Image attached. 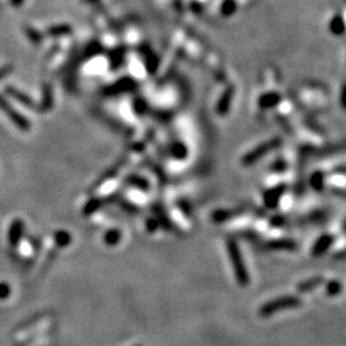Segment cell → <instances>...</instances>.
Listing matches in <instances>:
<instances>
[{"label":"cell","mask_w":346,"mask_h":346,"mask_svg":"<svg viewBox=\"0 0 346 346\" xmlns=\"http://www.w3.org/2000/svg\"><path fill=\"white\" fill-rule=\"evenodd\" d=\"M226 250L227 254H228L229 262H231V266L232 269H234V274L237 284L242 287L247 286L250 282L249 272H247L246 269V264H245L244 258H242V252L241 250H240V246L239 244H237L236 240L227 239Z\"/></svg>","instance_id":"6da1fadb"},{"label":"cell","mask_w":346,"mask_h":346,"mask_svg":"<svg viewBox=\"0 0 346 346\" xmlns=\"http://www.w3.org/2000/svg\"><path fill=\"white\" fill-rule=\"evenodd\" d=\"M303 304L302 299L296 295H285V296H280L277 299L269 300V302L264 303L261 308H259V315L263 318H268L271 315L277 314L280 312H285V310L296 309Z\"/></svg>","instance_id":"7a4b0ae2"},{"label":"cell","mask_w":346,"mask_h":346,"mask_svg":"<svg viewBox=\"0 0 346 346\" xmlns=\"http://www.w3.org/2000/svg\"><path fill=\"white\" fill-rule=\"evenodd\" d=\"M282 141L281 139L279 137H274V139H271V140L266 141V143H262L259 144L258 146H255L252 150L247 151L246 154H245L244 156L241 158V163L244 167H250V166H254L257 162H259L261 159H263L264 156L267 155L268 153H271V151L276 150V149H279L280 146H281Z\"/></svg>","instance_id":"3957f363"},{"label":"cell","mask_w":346,"mask_h":346,"mask_svg":"<svg viewBox=\"0 0 346 346\" xmlns=\"http://www.w3.org/2000/svg\"><path fill=\"white\" fill-rule=\"evenodd\" d=\"M0 109L3 110V112L8 116L9 120H11L12 122L17 126V127L21 128V130H24V131L29 130L30 128L29 120L25 118L24 116L19 114V113L17 112V110L14 109V108L12 107V105L9 104V103L7 102L3 97H0Z\"/></svg>","instance_id":"277c9868"},{"label":"cell","mask_w":346,"mask_h":346,"mask_svg":"<svg viewBox=\"0 0 346 346\" xmlns=\"http://www.w3.org/2000/svg\"><path fill=\"white\" fill-rule=\"evenodd\" d=\"M287 191V185L286 183H279L274 188L269 189L266 193L263 194V203L267 208L274 209L279 205L280 200H281L282 196L285 195V193Z\"/></svg>","instance_id":"5b68a950"},{"label":"cell","mask_w":346,"mask_h":346,"mask_svg":"<svg viewBox=\"0 0 346 346\" xmlns=\"http://www.w3.org/2000/svg\"><path fill=\"white\" fill-rule=\"evenodd\" d=\"M333 242H335V235L323 234L322 236H319L317 240H315V242L313 244L310 252H312V255L314 258L322 257V255L326 254V252L328 251V249L332 246Z\"/></svg>","instance_id":"8992f818"},{"label":"cell","mask_w":346,"mask_h":346,"mask_svg":"<svg viewBox=\"0 0 346 346\" xmlns=\"http://www.w3.org/2000/svg\"><path fill=\"white\" fill-rule=\"evenodd\" d=\"M264 249L273 250V251H294L297 249V244L290 239L272 240L264 244Z\"/></svg>","instance_id":"52a82bcc"},{"label":"cell","mask_w":346,"mask_h":346,"mask_svg":"<svg viewBox=\"0 0 346 346\" xmlns=\"http://www.w3.org/2000/svg\"><path fill=\"white\" fill-rule=\"evenodd\" d=\"M242 213H244V211H241V209H217L212 213L211 218L214 223H223V222L229 221V219L236 218Z\"/></svg>","instance_id":"ba28073f"},{"label":"cell","mask_w":346,"mask_h":346,"mask_svg":"<svg viewBox=\"0 0 346 346\" xmlns=\"http://www.w3.org/2000/svg\"><path fill=\"white\" fill-rule=\"evenodd\" d=\"M24 226L25 224L21 219H14L12 222L8 231V242L12 246H17L19 241H21L22 235H24Z\"/></svg>","instance_id":"9c48e42d"},{"label":"cell","mask_w":346,"mask_h":346,"mask_svg":"<svg viewBox=\"0 0 346 346\" xmlns=\"http://www.w3.org/2000/svg\"><path fill=\"white\" fill-rule=\"evenodd\" d=\"M325 284V277L323 276H314L312 279H308L305 281H302L297 284L296 290L300 294H307V292L313 291V290L318 289L320 285Z\"/></svg>","instance_id":"30bf717a"},{"label":"cell","mask_w":346,"mask_h":346,"mask_svg":"<svg viewBox=\"0 0 346 346\" xmlns=\"http://www.w3.org/2000/svg\"><path fill=\"white\" fill-rule=\"evenodd\" d=\"M326 183V175L325 172L322 171H315L312 176H310V186L313 188V190L320 193L325 189Z\"/></svg>","instance_id":"8fae6325"},{"label":"cell","mask_w":346,"mask_h":346,"mask_svg":"<svg viewBox=\"0 0 346 346\" xmlns=\"http://www.w3.org/2000/svg\"><path fill=\"white\" fill-rule=\"evenodd\" d=\"M71 241H72V236L70 232L64 231V229H60L54 234V242L57 246L65 247L71 244Z\"/></svg>","instance_id":"7c38bea8"},{"label":"cell","mask_w":346,"mask_h":346,"mask_svg":"<svg viewBox=\"0 0 346 346\" xmlns=\"http://www.w3.org/2000/svg\"><path fill=\"white\" fill-rule=\"evenodd\" d=\"M7 90H8V94L11 95V97H13L14 99H17V100H18V102H21L24 105H26V107H30V108H34L35 107L34 102H32L31 98H30V97H27V95L22 94L21 91H18V90L13 89V87H8V89H7Z\"/></svg>","instance_id":"4fadbf2b"},{"label":"cell","mask_w":346,"mask_h":346,"mask_svg":"<svg viewBox=\"0 0 346 346\" xmlns=\"http://www.w3.org/2000/svg\"><path fill=\"white\" fill-rule=\"evenodd\" d=\"M326 295L328 296H336L342 291V284L338 280H331L326 284Z\"/></svg>","instance_id":"5bb4252c"},{"label":"cell","mask_w":346,"mask_h":346,"mask_svg":"<svg viewBox=\"0 0 346 346\" xmlns=\"http://www.w3.org/2000/svg\"><path fill=\"white\" fill-rule=\"evenodd\" d=\"M122 239V234H121L120 229H109L108 232H105L104 235V242L109 246H114Z\"/></svg>","instance_id":"9a60e30c"},{"label":"cell","mask_w":346,"mask_h":346,"mask_svg":"<svg viewBox=\"0 0 346 346\" xmlns=\"http://www.w3.org/2000/svg\"><path fill=\"white\" fill-rule=\"evenodd\" d=\"M171 153H172V155L175 156V158L183 159V158H186V155H188V149H186V146L183 145V144L175 143L171 146Z\"/></svg>","instance_id":"2e32d148"},{"label":"cell","mask_w":346,"mask_h":346,"mask_svg":"<svg viewBox=\"0 0 346 346\" xmlns=\"http://www.w3.org/2000/svg\"><path fill=\"white\" fill-rule=\"evenodd\" d=\"M279 102H280L279 95L268 94V95H264L263 98H261V100H259V105H261L262 108H271V107H273V105H276Z\"/></svg>","instance_id":"e0dca14e"},{"label":"cell","mask_w":346,"mask_h":346,"mask_svg":"<svg viewBox=\"0 0 346 346\" xmlns=\"http://www.w3.org/2000/svg\"><path fill=\"white\" fill-rule=\"evenodd\" d=\"M231 98H232V94L228 91L221 100H219V104H218V107H217V112H218V114H221V116L226 114L227 110H228V108H229Z\"/></svg>","instance_id":"ac0fdd59"},{"label":"cell","mask_w":346,"mask_h":346,"mask_svg":"<svg viewBox=\"0 0 346 346\" xmlns=\"http://www.w3.org/2000/svg\"><path fill=\"white\" fill-rule=\"evenodd\" d=\"M269 169H271L272 172H274V173H282V172H285L287 169V163L284 159H279V160H276L272 164Z\"/></svg>","instance_id":"d6986e66"},{"label":"cell","mask_w":346,"mask_h":346,"mask_svg":"<svg viewBox=\"0 0 346 346\" xmlns=\"http://www.w3.org/2000/svg\"><path fill=\"white\" fill-rule=\"evenodd\" d=\"M11 295V286L7 282H0V300H6Z\"/></svg>","instance_id":"ffe728a7"},{"label":"cell","mask_w":346,"mask_h":346,"mask_svg":"<svg viewBox=\"0 0 346 346\" xmlns=\"http://www.w3.org/2000/svg\"><path fill=\"white\" fill-rule=\"evenodd\" d=\"M285 218L282 216H280V214H276V216H273L271 218V224L273 227H282L285 224Z\"/></svg>","instance_id":"44dd1931"},{"label":"cell","mask_w":346,"mask_h":346,"mask_svg":"<svg viewBox=\"0 0 346 346\" xmlns=\"http://www.w3.org/2000/svg\"><path fill=\"white\" fill-rule=\"evenodd\" d=\"M100 206V201L98 199H94L93 201H90L89 205H86L85 208V213H93L94 211H97L98 208Z\"/></svg>","instance_id":"7402d4cb"},{"label":"cell","mask_w":346,"mask_h":346,"mask_svg":"<svg viewBox=\"0 0 346 346\" xmlns=\"http://www.w3.org/2000/svg\"><path fill=\"white\" fill-rule=\"evenodd\" d=\"M158 228H159V223L154 218H149L148 221H146V229H148L149 232H154Z\"/></svg>","instance_id":"603a6c76"},{"label":"cell","mask_w":346,"mask_h":346,"mask_svg":"<svg viewBox=\"0 0 346 346\" xmlns=\"http://www.w3.org/2000/svg\"><path fill=\"white\" fill-rule=\"evenodd\" d=\"M18 249H19V251H21V254H24V255H30L32 252V250H31V247H30L29 242L22 241V244L19 245Z\"/></svg>","instance_id":"cb8c5ba5"},{"label":"cell","mask_w":346,"mask_h":346,"mask_svg":"<svg viewBox=\"0 0 346 346\" xmlns=\"http://www.w3.org/2000/svg\"><path fill=\"white\" fill-rule=\"evenodd\" d=\"M343 231H345V234H346V221H345V224H343Z\"/></svg>","instance_id":"d4e9b609"}]
</instances>
